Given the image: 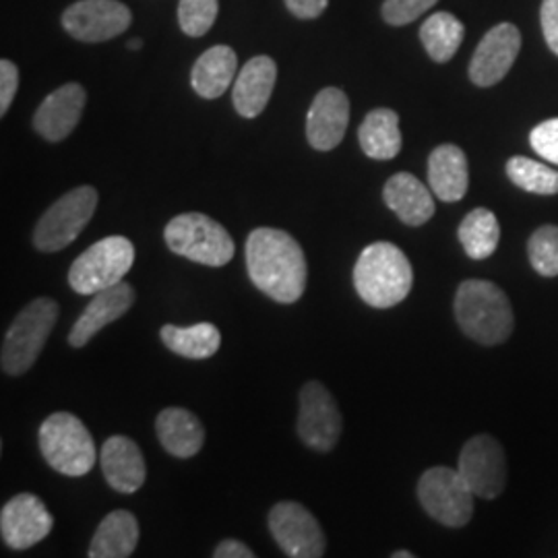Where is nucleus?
<instances>
[{
  "label": "nucleus",
  "mask_w": 558,
  "mask_h": 558,
  "mask_svg": "<svg viewBox=\"0 0 558 558\" xmlns=\"http://www.w3.org/2000/svg\"><path fill=\"white\" fill-rule=\"evenodd\" d=\"M41 456L59 474L80 478L96 465V442L77 416L57 412L41 422Z\"/></svg>",
  "instance_id": "5"
},
{
  "label": "nucleus",
  "mask_w": 558,
  "mask_h": 558,
  "mask_svg": "<svg viewBox=\"0 0 558 558\" xmlns=\"http://www.w3.org/2000/svg\"><path fill=\"white\" fill-rule=\"evenodd\" d=\"M216 558H255V553L240 539H223L214 550Z\"/></svg>",
  "instance_id": "38"
},
{
  "label": "nucleus",
  "mask_w": 558,
  "mask_h": 558,
  "mask_svg": "<svg viewBox=\"0 0 558 558\" xmlns=\"http://www.w3.org/2000/svg\"><path fill=\"white\" fill-rule=\"evenodd\" d=\"M391 557H393V558H414V555H412V553H410V550H399V553H393V555H391Z\"/></svg>",
  "instance_id": "39"
},
{
  "label": "nucleus",
  "mask_w": 558,
  "mask_h": 558,
  "mask_svg": "<svg viewBox=\"0 0 558 558\" xmlns=\"http://www.w3.org/2000/svg\"><path fill=\"white\" fill-rule=\"evenodd\" d=\"M474 493L459 470L437 465L422 474L418 500L422 509L445 527H463L474 515Z\"/></svg>",
  "instance_id": "9"
},
{
  "label": "nucleus",
  "mask_w": 558,
  "mask_h": 558,
  "mask_svg": "<svg viewBox=\"0 0 558 558\" xmlns=\"http://www.w3.org/2000/svg\"><path fill=\"white\" fill-rule=\"evenodd\" d=\"M87 101V92L80 83H66L52 92L34 117V129L50 143L64 141L80 124L83 108Z\"/></svg>",
  "instance_id": "17"
},
{
  "label": "nucleus",
  "mask_w": 558,
  "mask_h": 558,
  "mask_svg": "<svg viewBox=\"0 0 558 558\" xmlns=\"http://www.w3.org/2000/svg\"><path fill=\"white\" fill-rule=\"evenodd\" d=\"M160 338L170 352L191 360L211 359L221 345L220 329L211 323H197L191 327L163 325Z\"/></svg>",
  "instance_id": "27"
},
{
  "label": "nucleus",
  "mask_w": 558,
  "mask_h": 558,
  "mask_svg": "<svg viewBox=\"0 0 558 558\" xmlns=\"http://www.w3.org/2000/svg\"><path fill=\"white\" fill-rule=\"evenodd\" d=\"M161 447L179 459L195 458L205 442L201 420L184 408H166L156 418Z\"/></svg>",
  "instance_id": "23"
},
{
  "label": "nucleus",
  "mask_w": 558,
  "mask_h": 558,
  "mask_svg": "<svg viewBox=\"0 0 558 558\" xmlns=\"http://www.w3.org/2000/svg\"><path fill=\"white\" fill-rule=\"evenodd\" d=\"M98 207L94 186H77L48 207L34 230V244L41 253H59L80 236Z\"/></svg>",
  "instance_id": "8"
},
{
  "label": "nucleus",
  "mask_w": 558,
  "mask_h": 558,
  "mask_svg": "<svg viewBox=\"0 0 558 558\" xmlns=\"http://www.w3.org/2000/svg\"><path fill=\"white\" fill-rule=\"evenodd\" d=\"M278 80V64L271 57H255L240 69L234 81L232 101L242 119H257L267 108Z\"/></svg>",
  "instance_id": "20"
},
{
  "label": "nucleus",
  "mask_w": 558,
  "mask_h": 558,
  "mask_svg": "<svg viewBox=\"0 0 558 558\" xmlns=\"http://www.w3.org/2000/svg\"><path fill=\"white\" fill-rule=\"evenodd\" d=\"M430 191L445 203H456L465 197L470 186V166L463 149L458 145H439L428 158Z\"/></svg>",
  "instance_id": "22"
},
{
  "label": "nucleus",
  "mask_w": 558,
  "mask_h": 558,
  "mask_svg": "<svg viewBox=\"0 0 558 558\" xmlns=\"http://www.w3.org/2000/svg\"><path fill=\"white\" fill-rule=\"evenodd\" d=\"M350 124V100L339 87H325L306 114V140L317 151H331L345 137Z\"/></svg>",
  "instance_id": "16"
},
{
  "label": "nucleus",
  "mask_w": 558,
  "mask_h": 558,
  "mask_svg": "<svg viewBox=\"0 0 558 558\" xmlns=\"http://www.w3.org/2000/svg\"><path fill=\"white\" fill-rule=\"evenodd\" d=\"M141 46H143V41L141 40L129 41V48H131V50H140Z\"/></svg>",
  "instance_id": "40"
},
{
  "label": "nucleus",
  "mask_w": 558,
  "mask_h": 558,
  "mask_svg": "<svg viewBox=\"0 0 558 558\" xmlns=\"http://www.w3.org/2000/svg\"><path fill=\"white\" fill-rule=\"evenodd\" d=\"M414 283L405 253L391 242H373L360 253L354 286L360 299L373 308H391L408 299Z\"/></svg>",
  "instance_id": "3"
},
{
  "label": "nucleus",
  "mask_w": 558,
  "mask_h": 558,
  "mask_svg": "<svg viewBox=\"0 0 558 558\" xmlns=\"http://www.w3.org/2000/svg\"><path fill=\"white\" fill-rule=\"evenodd\" d=\"M530 145L539 158L558 166V119L539 122L530 133Z\"/></svg>",
  "instance_id": "34"
},
{
  "label": "nucleus",
  "mask_w": 558,
  "mask_h": 558,
  "mask_svg": "<svg viewBox=\"0 0 558 558\" xmlns=\"http://www.w3.org/2000/svg\"><path fill=\"white\" fill-rule=\"evenodd\" d=\"M542 32L548 48L558 57V0H544L539 9Z\"/></svg>",
  "instance_id": "36"
},
{
  "label": "nucleus",
  "mask_w": 558,
  "mask_h": 558,
  "mask_svg": "<svg viewBox=\"0 0 558 558\" xmlns=\"http://www.w3.org/2000/svg\"><path fill=\"white\" fill-rule=\"evenodd\" d=\"M20 89V69L11 60H0V114L4 117Z\"/></svg>",
  "instance_id": "35"
},
{
  "label": "nucleus",
  "mask_w": 558,
  "mask_h": 558,
  "mask_svg": "<svg viewBox=\"0 0 558 558\" xmlns=\"http://www.w3.org/2000/svg\"><path fill=\"white\" fill-rule=\"evenodd\" d=\"M218 11L220 0H180V29L191 38H201L214 27L218 20Z\"/></svg>",
  "instance_id": "32"
},
{
  "label": "nucleus",
  "mask_w": 558,
  "mask_h": 558,
  "mask_svg": "<svg viewBox=\"0 0 558 558\" xmlns=\"http://www.w3.org/2000/svg\"><path fill=\"white\" fill-rule=\"evenodd\" d=\"M507 177L511 182L534 195H558V172L523 156H515L507 161Z\"/></svg>",
  "instance_id": "30"
},
{
  "label": "nucleus",
  "mask_w": 558,
  "mask_h": 558,
  "mask_svg": "<svg viewBox=\"0 0 558 558\" xmlns=\"http://www.w3.org/2000/svg\"><path fill=\"white\" fill-rule=\"evenodd\" d=\"M465 36L463 23L451 13H435L433 17L424 21L420 29V40L424 44L428 57L435 62H449L456 57V52Z\"/></svg>",
  "instance_id": "29"
},
{
  "label": "nucleus",
  "mask_w": 558,
  "mask_h": 558,
  "mask_svg": "<svg viewBox=\"0 0 558 558\" xmlns=\"http://www.w3.org/2000/svg\"><path fill=\"white\" fill-rule=\"evenodd\" d=\"M299 437L319 453H329L341 437L338 403L319 380L306 383L300 391Z\"/></svg>",
  "instance_id": "12"
},
{
  "label": "nucleus",
  "mask_w": 558,
  "mask_h": 558,
  "mask_svg": "<svg viewBox=\"0 0 558 558\" xmlns=\"http://www.w3.org/2000/svg\"><path fill=\"white\" fill-rule=\"evenodd\" d=\"M140 542V523L131 511H112L108 518L101 519L96 536L89 546L92 558H126L131 557Z\"/></svg>",
  "instance_id": "25"
},
{
  "label": "nucleus",
  "mask_w": 558,
  "mask_h": 558,
  "mask_svg": "<svg viewBox=\"0 0 558 558\" xmlns=\"http://www.w3.org/2000/svg\"><path fill=\"white\" fill-rule=\"evenodd\" d=\"M458 470L480 499H497L507 486L505 451L490 435L472 437L463 445Z\"/></svg>",
  "instance_id": "13"
},
{
  "label": "nucleus",
  "mask_w": 558,
  "mask_h": 558,
  "mask_svg": "<svg viewBox=\"0 0 558 558\" xmlns=\"http://www.w3.org/2000/svg\"><path fill=\"white\" fill-rule=\"evenodd\" d=\"M329 0H286L288 11L299 20H317L327 9Z\"/></svg>",
  "instance_id": "37"
},
{
  "label": "nucleus",
  "mask_w": 558,
  "mask_h": 558,
  "mask_svg": "<svg viewBox=\"0 0 558 558\" xmlns=\"http://www.w3.org/2000/svg\"><path fill=\"white\" fill-rule=\"evenodd\" d=\"M59 320V304L52 299H36L29 302L2 339L0 364L11 377L25 375L40 356L41 348L50 338Z\"/></svg>",
  "instance_id": "4"
},
{
  "label": "nucleus",
  "mask_w": 558,
  "mask_h": 558,
  "mask_svg": "<svg viewBox=\"0 0 558 558\" xmlns=\"http://www.w3.org/2000/svg\"><path fill=\"white\" fill-rule=\"evenodd\" d=\"M453 308L461 331L482 345H499L513 333L515 319L511 302L493 281H461Z\"/></svg>",
  "instance_id": "2"
},
{
  "label": "nucleus",
  "mask_w": 558,
  "mask_h": 558,
  "mask_svg": "<svg viewBox=\"0 0 558 558\" xmlns=\"http://www.w3.org/2000/svg\"><path fill=\"white\" fill-rule=\"evenodd\" d=\"M135 263V246L124 236H108L81 253L69 271V283L81 296H94L120 283Z\"/></svg>",
  "instance_id": "7"
},
{
  "label": "nucleus",
  "mask_w": 558,
  "mask_h": 558,
  "mask_svg": "<svg viewBox=\"0 0 558 558\" xmlns=\"http://www.w3.org/2000/svg\"><path fill=\"white\" fill-rule=\"evenodd\" d=\"M521 50V34L513 23L493 27L470 62V80L478 87H493L507 77Z\"/></svg>",
  "instance_id": "15"
},
{
  "label": "nucleus",
  "mask_w": 558,
  "mask_h": 558,
  "mask_svg": "<svg viewBox=\"0 0 558 558\" xmlns=\"http://www.w3.org/2000/svg\"><path fill=\"white\" fill-rule=\"evenodd\" d=\"M532 267L544 278L558 276V226H542L527 242Z\"/></svg>",
  "instance_id": "31"
},
{
  "label": "nucleus",
  "mask_w": 558,
  "mask_h": 558,
  "mask_svg": "<svg viewBox=\"0 0 558 558\" xmlns=\"http://www.w3.org/2000/svg\"><path fill=\"white\" fill-rule=\"evenodd\" d=\"M383 199L405 226H424L435 216L433 193L410 172H398L387 180Z\"/></svg>",
  "instance_id": "21"
},
{
  "label": "nucleus",
  "mask_w": 558,
  "mask_h": 558,
  "mask_svg": "<svg viewBox=\"0 0 558 558\" xmlns=\"http://www.w3.org/2000/svg\"><path fill=\"white\" fill-rule=\"evenodd\" d=\"M239 71L236 52L230 46H214L201 54L193 73L191 85L205 100H218L232 85Z\"/></svg>",
  "instance_id": "24"
},
{
  "label": "nucleus",
  "mask_w": 558,
  "mask_h": 558,
  "mask_svg": "<svg viewBox=\"0 0 558 558\" xmlns=\"http://www.w3.org/2000/svg\"><path fill=\"white\" fill-rule=\"evenodd\" d=\"M362 151L373 160H393L401 151V131L396 110L377 108L366 114L359 129Z\"/></svg>",
  "instance_id": "26"
},
{
  "label": "nucleus",
  "mask_w": 558,
  "mask_h": 558,
  "mask_svg": "<svg viewBox=\"0 0 558 558\" xmlns=\"http://www.w3.org/2000/svg\"><path fill=\"white\" fill-rule=\"evenodd\" d=\"M100 463L106 482L122 495L137 493L147 478V468L140 445L122 435L110 437L104 442Z\"/></svg>",
  "instance_id": "19"
},
{
  "label": "nucleus",
  "mask_w": 558,
  "mask_h": 558,
  "mask_svg": "<svg viewBox=\"0 0 558 558\" xmlns=\"http://www.w3.org/2000/svg\"><path fill=\"white\" fill-rule=\"evenodd\" d=\"M163 240L174 255L205 267H223L236 253L228 230L203 214H182L168 221Z\"/></svg>",
  "instance_id": "6"
},
{
  "label": "nucleus",
  "mask_w": 558,
  "mask_h": 558,
  "mask_svg": "<svg viewBox=\"0 0 558 558\" xmlns=\"http://www.w3.org/2000/svg\"><path fill=\"white\" fill-rule=\"evenodd\" d=\"M269 532L283 555L292 558H320L325 536L315 515L294 500H281L269 511Z\"/></svg>",
  "instance_id": "10"
},
{
  "label": "nucleus",
  "mask_w": 558,
  "mask_h": 558,
  "mask_svg": "<svg viewBox=\"0 0 558 558\" xmlns=\"http://www.w3.org/2000/svg\"><path fill=\"white\" fill-rule=\"evenodd\" d=\"M458 236L470 259H488L499 246V220L490 209L478 207L459 223Z\"/></svg>",
  "instance_id": "28"
},
{
  "label": "nucleus",
  "mask_w": 558,
  "mask_h": 558,
  "mask_svg": "<svg viewBox=\"0 0 558 558\" xmlns=\"http://www.w3.org/2000/svg\"><path fill=\"white\" fill-rule=\"evenodd\" d=\"M133 23V13L119 0H80L62 13V27L75 40L98 44L119 38Z\"/></svg>",
  "instance_id": "11"
},
{
  "label": "nucleus",
  "mask_w": 558,
  "mask_h": 558,
  "mask_svg": "<svg viewBox=\"0 0 558 558\" xmlns=\"http://www.w3.org/2000/svg\"><path fill=\"white\" fill-rule=\"evenodd\" d=\"M133 304H135V290L124 281L94 294L87 308L81 313L80 319L75 320L69 336V343L73 348H83L85 343L96 338L106 325L126 315Z\"/></svg>",
  "instance_id": "18"
},
{
  "label": "nucleus",
  "mask_w": 558,
  "mask_h": 558,
  "mask_svg": "<svg viewBox=\"0 0 558 558\" xmlns=\"http://www.w3.org/2000/svg\"><path fill=\"white\" fill-rule=\"evenodd\" d=\"M439 0H385L383 2V20L389 25H408L422 17L428 9H433Z\"/></svg>",
  "instance_id": "33"
},
{
  "label": "nucleus",
  "mask_w": 558,
  "mask_h": 558,
  "mask_svg": "<svg viewBox=\"0 0 558 558\" xmlns=\"http://www.w3.org/2000/svg\"><path fill=\"white\" fill-rule=\"evenodd\" d=\"M248 278L265 296L294 304L306 290V257L299 240L283 230L257 228L246 240Z\"/></svg>",
  "instance_id": "1"
},
{
  "label": "nucleus",
  "mask_w": 558,
  "mask_h": 558,
  "mask_svg": "<svg viewBox=\"0 0 558 558\" xmlns=\"http://www.w3.org/2000/svg\"><path fill=\"white\" fill-rule=\"evenodd\" d=\"M54 527V519L48 513L46 505L36 495L23 493L9 500L0 513V534L9 548L27 550Z\"/></svg>",
  "instance_id": "14"
}]
</instances>
